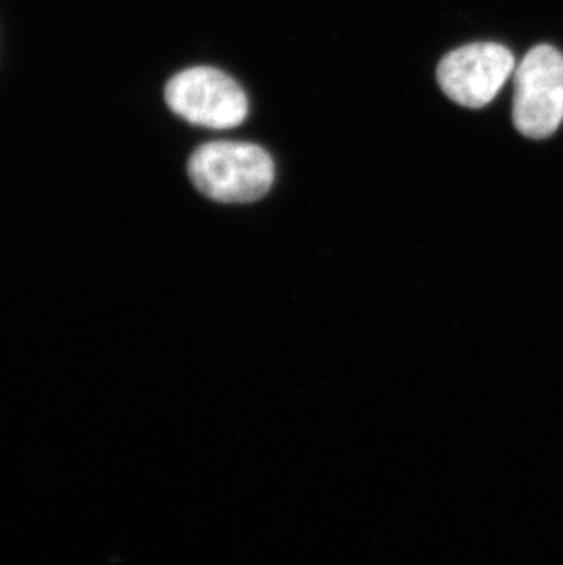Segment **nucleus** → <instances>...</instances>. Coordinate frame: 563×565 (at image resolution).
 Returning a JSON list of instances; mask_svg holds the SVG:
<instances>
[{
    "label": "nucleus",
    "mask_w": 563,
    "mask_h": 565,
    "mask_svg": "<svg viewBox=\"0 0 563 565\" xmlns=\"http://www.w3.org/2000/svg\"><path fill=\"white\" fill-rule=\"evenodd\" d=\"M170 110L198 127L234 128L249 114L247 96L242 86L211 66H196L176 74L166 86Z\"/></svg>",
    "instance_id": "f03ea898"
},
{
    "label": "nucleus",
    "mask_w": 563,
    "mask_h": 565,
    "mask_svg": "<svg viewBox=\"0 0 563 565\" xmlns=\"http://www.w3.org/2000/svg\"><path fill=\"white\" fill-rule=\"evenodd\" d=\"M514 125L523 136L549 138L563 121V55L540 44L514 74Z\"/></svg>",
    "instance_id": "7ed1b4c3"
},
{
    "label": "nucleus",
    "mask_w": 563,
    "mask_h": 565,
    "mask_svg": "<svg viewBox=\"0 0 563 565\" xmlns=\"http://www.w3.org/2000/svg\"><path fill=\"white\" fill-rule=\"evenodd\" d=\"M514 66V55L503 44H467L443 57L437 83L457 105L481 108L498 96Z\"/></svg>",
    "instance_id": "20e7f679"
},
{
    "label": "nucleus",
    "mask_w": 563,
    "mask_h": 565,
    "mask_svg": "<svg viewBox=\"0 0 563 565\" xmlns=\"http://www.w3.org/2000/svg\"><path fill=\"white\" fill-rule=\"evenodd\" d=\"M198 191L224 203H247L266 196L275 182V163L255 143L213 141L194 150L187 166Z\"/></svg>",
    "instance_id": "f257e3e1"
}]
</instances>
